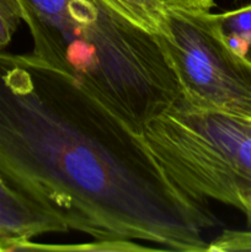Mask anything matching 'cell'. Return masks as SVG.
Here are the masks:
<instances>
[{
	"mask_svg": "<svg viewBox=\"0 0 251 252\" xmlns=\"http://www.w3.org/2000/svg\"><path fill=\"white\" fill-rule=\"evenodd\" d=\"M181 96L251 120V64L226 44L213 12L166 7L160 36Z\"/></svg>",
	"mask_w": 251,
	"mask_h": 252,
	"instance_id": "4",
	"label": "cell"
},
{
	"mask_svg": "<svg viewBox=\"0 0 251 252\" xmlns=\"http://www.w3.org/2000/svg\"><path fill=\"white\" fill-rule=\"evenodd\" d=\"M22 9L19 0H0V49L11 42L22 20Z\"/></svg>",
	"mask_w": 251,
	"mask_h": 252,
	"instance_id": "8",
	"label": "cell"
},
{
	"mask_svg": "<svg viewBox=\"0 0 251 252\" xmlns=\"http://www.w3.org/2000/svg\"><path fill=\"white\" fill-rule=\"evenodd\" d=\"M213 17L226 44L251 64V4L213 14Z\"/></svg>",
	"mask_w": 251,
	"mask_h": 252,
	"instance_id": "6",
	"label": "cell"
},
{
	"mask_svg": "<svg viewBox=\"0 0 251 252\" xmlns=\"http://www.w3.org/2000/svg\"><path fill=\"white\" fill-rule=\"evenodd\" d=\"M135 24L161 36L165 31L166 7L157 0H103Z\"/></svg>",
	"mask_w": 251,
	"mask_h": 252,
	"instance_id": "7",
	"label": "cell"
},
{
	"mask_svg": "<svg viewBox=\"0 0 251 252\" xmlns=\"http://www.w3.org/2000/svg\"><path fill=\"white\" fill-rule=\"evenodd\" d=\"M57 212L37 203L10 186L0 176V239L32 240L51 233H68Z\"/></svg>",
	"mask_w": 251,
	"mask_h": 252,
	"instance_id": "5",
	"label": "cell"
},
{
	"mask_svg": "<svg viewBox=\"0 0 251 252\" xmlns=\"http://www.w3.org/2000/svg\"><path fill=\"white\" fill-rule=\"evenodd\" d=\"M165 7H176L185 10L211 11L216 6L214 0H157Z\"/></svg>",
	"mask_w": 251,
	"mask_h": 252,
	"instance_id": "10",
	"label": "cell"
},
{
	"mask_svg": "<svg viewBox=\"0 0 251 252\" xmlns=\"http://www.w3.org/2000/svg\"><path fill=\"white\" fill-rule=\"evenodd\" d=\"M166 176L181 191L217 175L251 180V120L202 107L180 95L143 133Z\"/></svg>",
	"mask_w": 251,
	"mask_h": 252,
	"instance_id": "3",
	"label": "cell"
},
{
	"mask_svg": "<svg viewBox=\"0 0 251 252\" xmlns=\"http://www.w3.org/2000/svg\"><path fill=\"white\" fill-rule=\"evenodd\" d=\"M214 251H251V229L248 231H223L208 244V252Z\"/></svg>",
	"mask_w": 251,
	"mask_h": 252,
	"instance_id": "9",
	"label": "cell"
},
{
	"mask_svg": "<svg viewBox=\"0 0 251 252\" xmlns=\"http://www.w3.org/2000/svg\"><path fill=\"white\" fill-rule=\"evenodd\" d=\"M32 53L143 135L181 95L161 38L103 0H19Z\"/></svg>",
	"mask_w": 251,
	"mask_h": 252,
	"instance_id": "2",
	"label": "cell"
},
{
	"mask_svg": "<svg viewBox=\"0 0 251 252\" xmlns=\"http://www.w3.org/2000/svg\"><path fill=\"white\" fill-rule=\"evenodd\" d=\"M0 176L94 241L208 251L219 225L175 186L145 143L73 76L0 49Z\"/></svg>",
	"mask_w": 251,
	"mask_h": 252,
	"instance_id": "1",
	"label": "cell"
}]
</instances>
